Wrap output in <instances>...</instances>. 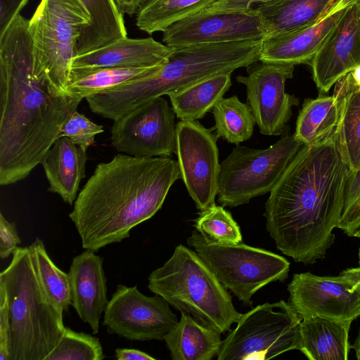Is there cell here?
I'll list each match as a JSON object with an SVG mask.
<instances>
[{
    "instance_id": "1",
    "label": "cell",
    "mask_w": 360,
    "mask_h": 360,
    "mask_svg": "<svg viewBox=\"0 0 360 360\" xmlns=\"http://www.w3.org/2000/svg\"><path fill=\"white\" fill-rule=\"evenodd\" d=\"M28 21L18 13L1 30V186L23 180L41 163L82 100L35 68Z\"/></svg>"
},
{
    "instance_id": "2",
    "label": "cell",
    "mask_w": 360,
    "mask_h": 360,
    "mask_svg": "<svg viewBox=\"0 0 360 360\" xmlns=\"http://www.w3.org/2000/svg\"><path fill=\"white\" fill-rule=\"evenodd\" d=\"M349 169L335 133L303 145L270 191L264 216L277 249L296 262L323 259L335 240Z\"/></svg>"
},
{
    "instance_id": "3",
    "label": "cell",
    "mask_w": 360,
    "mask_h": 360,
    "mask_svg": "<svg viewBox=\"0 0 360 360\" xmlns=\"http://www.w3.org/2000/svg\"><path fill=\"white\" fill-rule=\"evenodd\" d=\"M180 178L178 162L169 157L117 154L97 165L69 214L82 248L97 252L129 237L162 207Z\"/></svg>"
},
{
    "instance_id": "4",
    "label": "cell",
    "mask_w": 360,
    "mask_h": 360,
    "mask_svg": "<svg viewBox=\"0 0 360 360\" xmlns=\"http://www.w3.org/2000/svg\"><path fill=\"white\" fill-rule=\"evenodd\" d=\"M262 40L173 48L156 72L86 97L91 110L116 120L148 101L181 91L207 79L259 61Z\"/></svg>"
},
{
    "instance_id": "5",
    "label": "cell",
    "mask_w": 360,
    "mask_h": 360,
    "mask_svg": "<svg viewBox=\"0 0 360 360\" xmlns=\"http://www.w3.org/2000/svg\"><path fill=\"white\" fill-rule=\"evenodd\" d=\"M10 321L9 360H44L65 329L63 311L49 298L29 247H18L0 274Z\"/></svg>"
},
{
    "instance_id": "6",
    "label": "cell",
    "mask_w": 360,
    "mask_h": 360,
    "mask_svg": "<svg viewBox=\"0 0 360 360\" xmlns=\"http://www.w3.org/2000/svg\"><path fill=\"white\" fill-rule=\"evenodd\" d=\"M148 280L152 292L221 334L231 331L242 314L234 307L228 290L197 252L181 244Z\"/></svg>"
},
{
    "instance_id": "7",
    "label": "cell",
    "mask_w": 360,
    "mask_h": 360,
    "mask_svg": "<svg viewBox=\"0 0 360 360\" xmlns=\"http://www.w3.org/2000/svg\"><path fill=\"white\" fill-rule=\"evenodd\" d=\"M89 21L80 0H41L28 21L35 68L67 93L77 44Z\"/></svg>"
},
{
    "instance_id": "8",
    "label": "cell",
    "mask_w": 360,
    "mask_h": 360,
    "mask_svg": "<svg viewBox=\"0 0 360 360\" xmlns=\"http://www.w3.org/2000/svg\"><path fill=\"white\" fill-rule=\"evenodd\" d=\"M186 240L219 281L245 305H252V297L260 288L288 276L290 262L265 249L243 243H214L196 230Z\"/></svg>"
},
{
    "instance_id": "9",
    "label": "cell",
    "mask_w": 360,
    "mask_h": 360,
    "mask_svg": "<svg viewBox=\"0 0 360 360\" xmlns=\"http://www.w3.org/2000/svg\"><path fill=\"white\" fill-rule=\"evenodd\" d=\"M303 145L287 126L281 137L268 148L236 145L220 164L219 203L234 207L270 193Z\"/></svg>"
},
{
    "instance_id": "10",
    "label": "cell",
    "mask_w": 360,
    "mask_h": 360,
    "mask_svg": "<svg viewBox=\"0 0 360 360\" xmlns=\"http://www.w3.org/2000/svg\"><path fill=\"white\" fill-rule=\"evenodd\" d=\"M302 319L281 300L242 314L222 340L217 360H266L300 348Z\"/></svg>"
},
{
    "instance_id": "11",
    "label": "cell",
    "mask_w": 360,
    "mask_h": 360,
    "mask_svg": "<svg viewBox=\"0 0 360 360\" xmlns=\"http://www.w3.org/2000/svg\"><path fill=\"white\" fill-rule=\"evenodd\" d=\"M217 139L197 120L176 124L174 153L181 178L200 212L216 205L221 169Z\"/></svg>"
},
{
    "instance_id": "12",
    "label": "cell",
    "mask_w": 360,
    "mask_h": 360,
    "mask_svg": "<svg viewBox=\"0 0 360 360\" xmlns=\"http://www.w3.org/2000/svg\"><path fill=\"white\" fill-rule=\"evenodd\" d=\"M175 115L165 98L151 99L114 121L111 143L132 156L169 157L175 150Z\"/></svg>"
},
{
    "instance_id": "13",
    "label": "cell",
    "mask_w": 360,
    "mask_h": 360,
    "mask_svg": "<svg viewBox=\"0 0 360 360\" xmlns=\"http://www.w3.org/2000/svg\"><path fill=\"white\" fill-rule=\"evenodd\" d=\"M169 304L161 296L148 297L137 286H117L108 301L103 324L109 334L129 340H164L179 323Z\"/></svg>"
},
{
    "instance_id": "14",
    "label": "cell",
    "mask_w": 360,
    "mask_h": 360,
    "mask_svg": "<svg viewBox=\"0 0 360 360\" xmlns=\"http://www.w3.org/2000/svg\"><path fill=\"white\" fill-rule=\"evenodd\" d=\"M258 62V61H257ZM255 63L247 67V76L236 81L246 86L248 104L261 134L281 135L298 99L285 92L287 79L292 78L295 65Z\"/></svg>"
},
{
    "instance_id": "15",
    "label": "cell",
    "mask_w": 360,
    "mask_h": 360,
    "mask_svg": "<svg viewBox=\"0 0 360 360\" xmlns=\"http://www.w3.org/2000/svg\"><path fill=\"white\" fill-rule=\"evenodd\" d=\"M172 48L195 44L262 40L266 31L254 8L238 11H200L176 21L162 32Z\"/></svg>"
},
{
    "instance_id": "16",
    "label": "cell",
    "mask_w": 360,
    "mask_h": 360,
    "mask_svg": "<svg viewBox=\"0 0 360 360\" xmlns=\"http://www.w3.org/2000/svg\"><path fill=\"white\" fill-rule=\"evenodd\" d=\"M288 304L302 319L319 316L350 322L360 316V293L338 276L295 274L288 285Z\"/></svg>"
},
{
    "instance_id": "17",
    "label": "cell",
    "mask_w": 360,
    "mask_h": 360,
    "mask_svg": "<svg viewBox=\"0 0 360 360\" xmlns=\"http://www.w3.org/2000/svg\"><path fill=\"white\" fill-rule=\"evenodd\" d=\"M310 63L314 81L325 93L360 66V4L345 8Z\"/></svg>"
},
{
    "instance_id": "18",
    "label": "cell",
    "mask_w": 360,
    "mask_h": 360,
    "mask_svg": "<svg viewBox=\"0 0 360 360\" xmlns=\"http://www.w3.org/2000/svg\"><path fill=\"white\" fill-rule=\"evenodd\" d=\"M86 249L75 257L68 276L71 290V305L94 334L99 330L100 319L108 302L106 277L103 257Z\"/></svg>"
},
{
    "instance_id": "19",
    "label": "cell",
    "mask_w": 360,
    "mask_h": 360,
    "mask_svg": "<svg viewBox=\"0 0 360 360\" xmlns=\"http://www.w3.org/2000/svg\"><path fill=\"white\" fill-rule=\"evenodd\" d=\"M173 48L152 37L117 40L94 51L77 56L72 68H147L165 64Z\"/></svg>"
},
{
    "instance_id": "20",
    "label": "cell",
    "mask_w": 360,
    "mask_h": 360,
    "mask_svg": "<svg viewBox=\"0 0 360 360\" xmlns=\"http://www.w3.org/2000/svg\"><path fill=\"white\" fill-rule=\"evenodd\" d=\"M344 10L326 17L314 25L264 37L259 61L294 65L309 63Z\"/></svg>"
},
{
    "instance_id": "21",
    "label": "cell",
    "mask_w": 360,
    "mask_h": 360,
    "mask_svg": "<svg viewBox=\"0 0 360 360\" xmlns=\"http://www.w3.org/2000/svg\"><path fill=\"white\" fill-rule=\"evenodd\" d=\"M86 160V150L68 137L58 138L41 163L49 181L48 191L72 205L85 177Z\"/></svg>"
},
{
    "instance_id": "22",
    "label": "cell",
    "mask_w": 360,
    "mask_h": 360,
    "mask_svg": "<svg viewBox=\"0 0 360 360\" xmlns=\"http://www.w3.org/2000/svg\"><path fill=\"white\" fill-rule=\"evenodd\" d=\"M351 323L319 316L302 319L300 351L309 360H347Z\"/></svg>"
},
{
    "instance_id": "23",
    "label": "cell",
    "mask_w": 360,
    "mask_h": 360,
    "mask_svg": "<svg viewBox=\"0 0 360 360\" xmlns=\"http://www.w3.org/2000/svg\"><path fill=\"white\" fill-rule=\"evenodd\" d=\"M332 1L271 0L256 4L254 8L262 17L267 37L315 25L324 18Z\"/></svg>"
},
{
    "instance_id": "24",
    "label": "cell",
    "mask_w": 360,
    "mask_h": 360,
    "mask_svg": "<svg viewBox=\"0 0 360 360\" xmlns=\"http://www.w3.org/2000/svg\"><path fill=\"white\" fill-rule=\"evenodd\" d=\"M176 327L165 337L173 360H211L217 356L221 333L202 325L192 316L181 313Z\"/></svg>"
},
{
    "instance_id": "25",
    "label": "cell",
    "mask_w": 360,
    "mask_h": 360,
    "mask_svg": "<svg viewBox=\"0 0 360 360\" xmlns=\"http://www.w3.org/2000/svg\"><path fill=\"white\" fill-rule=\"evenodd\" d=\"M334 94L341 103V112L335 131L340 151L352 172L360 168V86L347 73L335 84Z\"/></svg>"
},
{
    "instance_id": "26",
    "label": "cell",
    "mask_w": 360,
    "mask_h": 360,
    "mask_svg": "<svg viewBox=\"0 0 360 360\" xmlns=\"http://www.w3.org/2000/svg\"><path fill=\"white\" fill-rule=\"evenodd\" d=\"M80 1L90 15V21L80 34L75 56L127 37L124 15L114 0Z\"/></svg>"
},
{
    "instance_id": "27",
    "label": "cell",
    "mask_w": 360,
    "mask_h": 360,
    "mask_svg": "<svg viewBox=\"0 0 360 360\" xmlns=\"http://www.w3.org/2000/svg\"><path fill=\"white\" fill-rule=\"evenodd\" d=\"M340 112V100L335 94L305 99L293 134L304 145L319 144L335 134Z\"/></svg>"
},
{
    "instance_id": "28",
    "label": "cell",
    "mask_w": 360,
    "mask_h": 360,
    "mask_svg": "<svg viewBox=\"0 0 360 360\" xmlns=\"http://www.w3.org/2000/svg\"><path fill=\"white\" fill-rule=\"evenodd\" d=\"M164 65V64H163ZM147 68L71 69L68 91L82 99L129 82L149 76L163 65Z\"/></svg>"
},
{
    "instance_id": "29",
    "label": "cell",
    "mask_w": 360,
    "mask_h": 360,
    "mask_svg": "<svg viewBox=\"0 0 360 360\" xmlns=\"http://www.w3.org/2000/svg\"><path fill=\"white\" fill-rule=\"evenodd\" d=\"M231 75H218L169 94L168 96L176 116L183 121L202 119L231 87Z\"/></svg>"
},
{
    "instance_id": "30",
    "label": "cell",
    "mask_w": 360,
    "mask_h": 360,
    "mask_svg": "<svg viewBox=\"0 0 360 360\" xmlns=\"http://www.w3.org/2000/svg\"><path fill=\"white\" fill-rule=\"evenodd\" d=\"M219 0H144L136 13V25L151 34L197 13Z\"/></svg>"
},
{
    "instance_id": "31",
    "label": "cell",
    "mask_w": 360,
    "mask_h": 360,
    "mask_svg": "<svg viewBox=\"0 0 360 360\" xmlns=\"http://www.w3.org/2000/svg\"><path fill=\"white\" fill-rule=\"evenodd\" d=\"M216 135L238 145L250 139L256 124L250 107L237 96L221 98L212 108Z\"/></svg>"
},
{
    "instance_id": "32",
    "label": "cell",
    "mask_w": 360,
    "mask_h": 360,
    "mask_svg": "<svg viewBox=\"0 0 360 360\" xmlns=\"http://www.w3.org/2000/svg\"><path fill=\"white\" fill-rule=\"evenodd\" d=\"M41 283L52 302L63 311L71 305L68 274L60 269L49 256L43 241L37 238L28 246Z\"/></svg>"
},
{
    "instance_id": "33",
    "label": "cell",
    "mask_w": 360,
    "mask_h": 360,
    "mask_svg": "<svg viewBox=\"0 0 360 360\" xmlns=\"http://www.w3.org/2000/svg\"><path fill=\"white\" fill-rule=\"evenodd\" d=\"M195 220V228L207 240L219 244L242 243L240 226L222 205L201 211Z\"/></svg>"
},
{
    "instance_id": "34",
    "label": "cell",
    "mask_w": 360,
    "mask_h": 360,
    "mask_svg": "<svg viewBox=\"0 0 360 360\" xmlns=\"http://www.w3.org/2000/svg\"><path fill=\"white\" fill-rule=\"evenodd\" d=\"M99 340L90 334L65 328L61 338L44 360H103Z\"/></svg>"
},
{
    "instance_id": "35",
    "label": "cell",
    "mask_w": 360,
    "mask_h": 360,
    "mask_svg": "<svg viewBox=\"0 0 360 360\" xmlns=\"http://www.w3.org/2000/svg\"><path fill=\"white\" fill-rule=\"evenodd\" d=\"M338 228L349 237L360 229V168L349 177Z\"/></svg>"
},
{
    "instance_id": "36",
    "label": "cell",
    "mask_w": 360,
    "mask_h": 360,
    "mask_svg": "<svg viewBox=\"0 0 360 360\" xmlns=\"http://www.w3.org/2000/svg\"><path fill=\"white\" fill-rule=\"evenodd\" d=\"M103 131V126L93 122L76 110L63 125L58 138L68 137L75 144L86 150L94 143L95 136Z\"/></svg>"
},
{
    "instance_id": "37",
    "label": "cell",
    "mask_w": 360,
    "mask_h": 360,
    "mask_svg": "<svg viewBox=\"0 0 360 360\" xmlns=\"http://www.w3.org/2000/svg\"><path fill=\"white\" fill-rule=\"evenodd\" d=\"M21 243L14 222L8 221L0 213V257L6 259L13 253Z\"/></svg>"
},
{
    "instance_id": "38",
    "label": "cell",
    "mask_w": 360,
    "mask_h": 360,
    "mask_svg": "<svg viewBox=\"0 0 360 360\" xmlns=\"http://www.w3.org/2000/svg\"><path fill=\"white\" fill-rule=\"evenodd\" d=\"M10 321L5 294L0 289V360H9Z\"/></svg>"
},
{
    "instance_id": "39",
    "label": "cell",
    "mask_w": 360,
    "mask_h": 360,
    "mask_svg": "<svg viewBox=\"0 0 360 360\" xmlns=\"http://www.w3.org/2000/svg\"><path fill=\"white\" fill-rule=\"evenodd\" d=\"M271 0H219L201 11H245L252 8L254 4H258Z\"/></svg>"
},
{
    "instance_id": "40",
    "label": "cell",
    "mask_w": 360,
    "mask_h": 360,
    "mask_svg": "<svg viewBox=\"0 0 360 360\" xmlns=\"http://www.w3.org/2000/svg\"><path fill=\"white\" fill-rule=\"evenodd\" d=\"M115 358L118 360H155L156 359L139 349L117 348L115 351Z\"/></svg>"
},
{
    "instance_id": "41",
    "label": "cell",
    "mask_w": 360,
    "mask_h": 360,
    "mask_svg": "<svg viewBox=\"0 0 360 360\" xmlns=\"http://www.w3.org/2000/svg\"><path fill=\"white\" fill-rule=\"evenodd\" d=\"M340 275L347 282L351 291L360 293V266L345 269Z\"/></svg>"
},
{
    "instance_id": "42",
    "label": "cell",
    "mask_w": 360,
    "mask_h": 360,
    "mask_svg": "<svg viewBox=\"0 0 360 360\" xmlns=\"http://www.w3.org/2000/svg\"><path fill=\"white\" fill-rule=\"evenodd\" d=\"M123 15H133L136 13L144 0H114Z\"/></svg>"
},
{
    "instance_id": "43",
    "label": "cell",
    "mask_w": 360,
    "mask_h": 360,
    "mask_svg": "<svg viewBox=\"0 0 360 360\" xmlns=\"http://www.w3.org/2000/svg\"><path fill=\"white\" fill-rule=\"evenodd\" d=\"M356 3L360 4V0H333L325 14L324 18Z\"/></svg>"
},
{
    "instance_id": "44",
    "label": "cell",
    "mask_w": 360,
    "mask_h": 360,
    "mask_svg": "<svg viewBox=\"0 0 360 360\" xmlns=\"http://www.w3.org/2000/svg\"><path fill=\"white\" fill-rule=\"evenodd\" d=\"M352 81L355 84L360 86V66L350 72Z\"/></svg>"
},
{
    "instance_id": "45",
    "label": "cell",
    "mask_w": 360,
    "mask_h": 360,
    "mask_svg": "<svg viewBox=\"0 0 360 360\" xmlns=\"http://www.w3.org/2000/svg\"><path fill=\"white\" fill-rule=\"evenodd\" d=\"M352 348L354 349L356 359L360 360V331L353 345H352Z\"/></svg>"
},
{
    "instance_id": "46",
    "label": "cell",
    "mask_w": 360,
    "mask_h": 360,
    "mask_svg": "<svg viewBox=\"0 0 360 360\" xmlns=\"http://www.w3.org/2000/svg\"><path fill=\"white\" fill-rule=\"evenodd\" d=\"M353 237H356L360 240V229L354 233ZM358 257H359V265L360 266V246L359 248Z\"/></svg>"
}]
</instances>
